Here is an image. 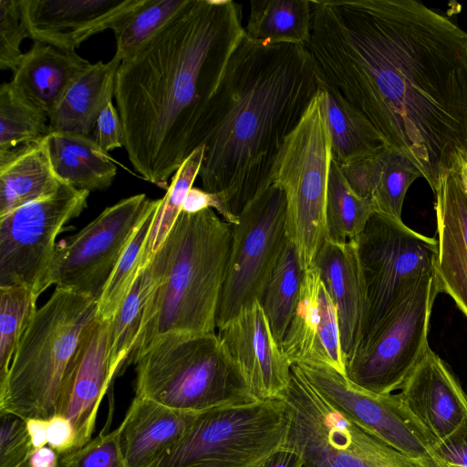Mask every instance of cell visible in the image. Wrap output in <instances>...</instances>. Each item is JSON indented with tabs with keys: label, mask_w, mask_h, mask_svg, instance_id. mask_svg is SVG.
<instances>
[{
	"label": "cell",
	"mask_w": 467,
	"mask_h": 467,
	"mask_svg": "<svg viewBox=\"0 0 467 467\" xmlns=\"http://www.w3.org/2000/svg\"><path fill=\"white\" fill-rule=\"evenodd\" d=\"M59 455L49 446L43 447L32 453L29 467H58Z\"/></svg>",
	"instance_id": "c3c4849f"
},
{
	"label": "cell",
	"mask_w": 467,
	"mask_h": 467,
	"mask_svg": "<svg viewBox=\"0 0 467 467\" xmlns=\"http://www.w3.org/2000/svg\"><path fill=\"white\" fill-rule=\"evenodd\" d=\"M439 293L435 274L358 348L346 363L347 378L378 395L400 389L430 348L428 331Z\"/></svg>",
	"instance_id": "4fadbf2b"
},
{
	"label": "cell",
	"mask_w": 467,
	"mask_h": 467,
	"mask_svg": "<svg viewBox=\"0 0 467 467\" xmlns=\"http://www.w3.org/2000/svg\"><path fill=\"white\" fill-rule=\"evenodd\" d=\"M204 155V146L195 149L171 177V182L155 213L142 254L144 268L162 245L182 213L183 201L192 187Z\"/></svg>",
	"instance_id": "836d02e7"
},
{
	"label": "cell",
	"mask_w": 467,
	"mask_h": 467,
	"mask_svg": "<svg viewBox=\"0 0 467 467\" xmlns=\"http://www.w3.org/2000/svg\"><path fill=\"white\" fill-rule=\"evenodd\" d=\"M460 165H461L462 176L463 182L465 183V186L467 188V156H465L462 160Z\"/></svg>",
	"instance_id": "681fc988"
},
{
	"label": "cell",
	"mask_w": 467,
	"mask_h": 467,
	"mask_svg": "<svg viewBox=\"0 0 467 467\" xmlns=\"http://www.w3.org/2000/svg\"><path fill=\"white\" fill-rule=\"evenodd\" d=\"M232 238L233 224L213 209L180 213L161 245L164 271L126 365L162 335L214 333Z\"/></svg>",
	"instance_id": "277c9868"
},
{
	"label": "cell",
	"mask_w": 467,
	"mask_h": 467,
	"mask_svg": "<svg viewBox=\"0 0 467 467\" xmlns=\"http://www.w3.org/2000/svg\"><path fill=\"white\" fill-rule=\"evenodd\" d=\"M45 140L52 168L61 182L89 192L111 185L117 166L92 137L50 132Z\"/></svg>",
	"instance_id": "484cf974"
},
{
	"label": "cell",
	"mask_w": 467,
	"mask_h": 467,
	"mask_svg": "<svg viewBox=\"0 0 467 467\" xmlns=\"http://www.w3.org/2000/svg\"><path fill=\"white\" fill-rule=\"evenodd\" d=\"M48 117L11 82L0 87V153L38 142L49 134Z\"/></svg>",
	"instance_id": "1f68e13d"
},
{
	"label": "cell",
	"mask_w": 467,
	"mask_h": 467,
	"mask_svg": "<svg viewBox=\"0 0 467 467\" xmlns=\"http://www.w3.org/2000/svg\"><path fill=\"white\" fill-rule=\"evenodd\" d=\"M196 413L135 396L117 428L126 465L153 467L182 437Z\"/></svg>",
	"instance_id": "7402d4cb"
},
{
	"label": "cell",
	"mask_w": 467,
	"mask_h": 467,
	"mask_svg": "<svg viewBox=\"0 0 467 467\" xmlns=\"http://www.w3.org/2000/svg\"><path fill=\"white\" fill-rule=\"evenodd\" d=\"M238 216L217 307V329L243 308L263 300L286 238L283 190L275 183L263 188Z\"/></svg>",
	"instance_id": "30bf717a"
},
{
	"label": "cell",
	"mask_w": 467,
	"mask_h": 467,
	"mask_svg": "<svg viewBox=\"0 0 467 467\" xmlns=\"http://www.w3.org/2000/svg\"><path fill=\"white\" fill-rule=\"evenodd\" d=\"M109 321L96 317L83 331L67 367L57 413L72 423L75 450L92 439L100 403L117 375L109 351Z\"/></svg>",
	"instance_id": "2e32d148"
},
{
	"label": "cell",
	"mask_w": 467,
	"mask_h": 467,
	"mask_svg": "<svg viewBox=\"0 0 467 467\" xmlns=\"http://www.w3.org/2000/svg\"><path fill=\"white\" fill-rule=\"evenodd\" d=\"M91 66L76 51L35 41L13 70L10 82L49 117L72 84Z\"/></svg>",
	"instance_id": "603a6c76"
},
{
	"label": "cell",
	"mask_w": 467,
	"mask_h": 467,
	"mask_svg": "<svg viewBox=\"0 0 467 467\" xmlns=\"http://www.w3.org/2000/svg\"><path fill=\"white\" fill-rule=\"evenodd\" d=\"M460 164L440 178L434 192L436 277L440 292L467 317V188Z\"/></svg>",
	"instance_id": "ffe728a7"
},
{
	"label": "cell",
	"mask_w": 467,
	"mask_h": 467,
	"mask_svg": "<svg viewBox=\"0 0 467 467\" xmlns=\"http://www.w3.org/2000/svg\"><path fill=\"white\" fill-rule=\"evenodd\" d=\"M397 394L434 447L467 421V396L448 365L429 348Z\"/></svg>",
	"instance_id": "d6986e66"
},
{
	"label": "cell",
	"mask_w": 467,
	"mask_h": 467,
	"mask_svg": "<svg viewBox=\"0 0 467 467\" xmlns=\"http://www.w3.org/2000/svg\"><path fill=\"white\" fill-rule=\"evenodd\" d=\"M306 45L338 90L436 192L467 156V32L413 0H311Z\"/></svg>",
	"instance_id": "6da1fadb"
},
{
	"label": "cell",
	"mask_w": 467,
	"mask_h": 467,
	"mask_svg": "<svg viewBox=\"0 0 467 467\" xmlns=\"http://www.w3.org/2000/svg\"><path fill=\"white\" fill-rule=\"evenodd\" d=\"M332 158L339 164L378 153L387 144L373 125L332 86L319 78Z\"/></svg>",
	"instance_id": "4316f807"
},
{
	"label": "cell",
	"mask_w": 467,
	"mask_h": 467,
	"mask_svg": "<svg viewBox=\"0 0 467 467\" xmlns=\"http://www.w3.org/2000/svg\"><path fill=\"white\" fill-rule=\"evenodd\" d=\"M447 467H467V421L433 448Z\"/></svg>",
	"instance_id": "ee69618b"
},
{
	"label": "cell",
	"mask_w": 467,
	"mask_h": 467,
	"mask_svg": "<svg viewBox=\"0 0 467 467\" xmlns=\"http://www.w3.org/2000/svg\"><path fill=\"white\" fill-rule=\"evenodd\" d=\"M26 421L34 451L47 444V420L31 418Z\"/></svg>",
	"instance_id": "7dc6e473"
},
{
	"label": "cell",
	"mask_w": 467,
	"mask_h": 467,
	"mask_svg": "<svg viewBox=\"0 0 467 467\" xmlns=\"http://www.w3.org/2000/svg\"><path fill=\"white\" fill-rule=\"evenodd\" d=\"M242 20L234 0H191L119 65L114 96L124 148L145 181L168 189L202 145L213 99L245 35Z\"/></svg>",
	"instance_id": "7a4b0ae2"
},
{
	"label": "cell",
	"mask_w": 467,
	"mask_h": 467,
	"mask_svg": "<svg viewBox=\"0 0 467 467\" xmlns=\"http://www.w3.org/2000/svg\"><path fill=\"white\" fill-rule=\"evenodd\" d=\"M97 310V300L55 288L34 314L0 381V415L24 420L57 415L67 367Z\"/></svg>",
	"instance_id": "5b68a950"
},
{
	"label": "cell",
	"mask_w": 467,
	"mask_h": 467,
	"mask_svg": "<svg viewBox=\"0 0 467 467\" xmlns=\"http://www.w3.org/2000/svg\"><path fill=\"white\" fill-rule=\"evenodd\" d=\"M94 140L105 151L124 147V133L117 108L110 100L99 114L94 130Z\"/></svg>",
	"instance_id": "b9f144b4"
},
{
	"label": "cell",
	"mask_w": 467,
	"mask_h": 467,
	"mask_svg": "<svg viewBox=\"0 0 467 467\" xmlns=\"http://www.w3.org/2000/svg\"><path fill=\"white\" fill-rule=\"evenodd\" d=\"M374 213L372 200L361 198L350 189L332 158L326 205L327 239L335 244L355 239Z\"/></svg>",
	"instance_id": "f546056e"
},
{
	"label": "cell",
	"mask_w": 467,
	"mask_h": 467,
	"mask_svg": "<svg viewBox=\"0 0 467 467\" xmlns=\"http://www.w3.org/2000/svg\"><path fill=\"white\" fill-rule=\"evenodd\" d=\"M61 183L45 139L0 153V217L54 193Z\"/></svg>",
	"instance_id": "d4e9b609"
},
{
	"label": "cell",
	"mask_w": 467,
	"mask_h": 467,
	"mask_svg": "<svg viewBox=\"0 0 467 467\" xmlns=\"http://www.w3.org/2000/svg\"><path fill=\"white\" fill-rule=\"evenodd\" d=\"M206 209H214L225 222L236 225L239 223V216L233 214L226 207L225 202L219 193L209 192L203 189L192 187L182 206V212L196 213Z\"/></svg>",
	"instance_id": "7bdbcfd3"
},
{
	"label": "cell",
	"mask_w": 467,
	"mask_h": 467,
	"mask_svg": "<svg viewBox=\"0 0 467 467\" xmlns=\"http://www.w3.org/2000/svg\"><path fill=\"white\" fill-rule=\"evenodd\" d=\"M135 396L200 412L254 400L215 333H168L134 361Z\"/></svg>",
	"instance_id": "8992f818"
},
{
	"label": "cell",
	"mask_w": 467,
	"mask_h": 467,
	"mask_svg": "<svg viewBox=\"0 0 467 467\" xmlns=\"http://www.w3.org/2000/svg\"><path fill=\"white\" fill-rule=\"evenodd\" d=\"M381 172L371 197L375 212L401 220L406 192L411 183L422 177L414 162L403 152L386 146L380 151Z\"/></svg>",
	"instance_id": "8d00e7d4"
},
{
	"label": "cell",
	"mask_w": 467,
	"mask_h": 467,
	"mask_svg": "<svg viewBox=\"0 0 467 467\" xmlns=\"http://www.w3.org/2000/svg\"><path fill=\"white\" fill-rule=\"evenodd\" d=\"M313 265L337 307L341 349L347 363L361 344L367 313L356 240L335 244L326 239Z\"/></svg>",
	"instance_id": "44dd1931"
},
{
	"label": "cell",
	"mask_w": 467,
	"mask_h": 467,
	"mask_svg": "<svg viewBox=\"0 0 467 467\" xmlns=\"http://www.w3.org/2000/svg\"><path fill=\"white\" fill-rule=\"evenodd\" d=\"M23 467H29L28 462L26 465H24Z\"/></svg>",
	"instance_id": "f907efd6"
},
{
	"label": "cell",
	"mask_w": 467,
	"mask_h": 467,
	"mask_svg": "<svg viewBox=\"0 0 467 467\" xmlns=\"http://www.w3.org/2000/svg\"><path fill=\"white\" fill-rule=\"evenodd\" d=\"M355 240L367 305L361 346L436 274L438 247L436 238L378 212Z\"/></svg>",
	"instance_id": "9c48e42d"
},
{
	"label": "cell",
	"mask_w": 467,
	"mask_h": 467,
	"mask_svg": "<svg viewBox=\"0 0 467 467\" xmlns=\"http://www.w3.org/2000/svg\"><path fill=\"white\" fill-rule=\"evenodd\" d=\"M165 267L161 246L142 268L120 307L109 321V351L111 368L117 374L130 358L141 330L147 305Z\"/></svg>",
	"instance_id": "83f0119b"
},
{
	"label": "cell",
	"mask_w": 467,
	"mask_h": 467,
	"mask_svg": "<svg viewBox=\"0 0 467 467\" xmlns=\"http://www.w3.org/2000/svg\"><path fill=\"white\" fill-rule=\"evenodd\" d=\"M120 64L116 57L106 63L92 64L48 117L49 131L90 136L99 114L112 100Z\"/></svg>",
	"instance_id": "cb8c5ba5"
},
{
	"label": "cell",
	"mask_w": 467,
	"mask_h": 467,
	"mask_svg": "<svg viewBox=\"0 0 467 467\" xmlns=\"http://www.w3.org/2000/svg\"><path fill=\"white\" fill-rule=\"evenodd\" d=\"M311 26V0H257L250 2L244 34L262 45H306Z\"/></svg>",
	"instance_id": "f1b7e54d"
},
{
	"label": "cell",
	"mask_w": 467,
	"mask_h": 467,
	"mask_svg": "<svg viewBox=\"0 0 467 467\" xmlns=\"http://www.w3.org/2000/svg\"><path fill=\"white\" fill-rule=\"evenodd\" d=\"M292 423L282 398L200 411L153 467H261L286 446Z\"/></svg>",
	"instance_id": "52a82bcc"
},
{
	"label": "cell",
	"mask_w": 467,
	"mask_h": 467,
	"mask_svg": "<svg viewBox=\"0 0 467 467\" xmlns=\"http://www.w3.org/2000/svg\"><path fill=\"white\" fill-rule=\"evenodd\" d=\"M191 0H145L112 29L114 57L121 62L135 55L162 27L181 13Z\"/></svg>",
	"instance_id": "d6a6232c"
},
{
	"label": "cell",
	"mask_w": 467,
	"mask_h": 467,
	"mask_svg": "<svg viewBox=\"0 0 467 467\" xmlns=\"http://www.w3.org/2000/svg\"><path fill=\"white\" fill-rule=\"evenodd\" d=\"M282 348L291 365L327 366L347 377L337 307L313 264L304 271Z\"/></svg>",
	"instance_id": "e0dca14e"
},
{
	"label": "cell",
	"mask_w": 467,
	"mask_h": 467,
	"mask_svg": "<svg viewBox=\"0 0 467 467\" xmlns=\"http://www.w3.org/2000/svg\"><path fill=\"white\" fill-rule=\"evenodd\" d=\"M306 379L342 414L396 450L414 456L433 452L431 437L398 395H378L327 366L296 365Z\"/></svg>",
	"instance_id": "5bb4252c"
},
{
	"label": "cell",
	"mask_w": 467,
	"mask_h": 467,
	"mask_svg": "<svg viewBox=\"0 0 467 467\" xmlns=\"http://www.w3.org/2000/svg\"><path fill=\"white\" fill-rule=\"evenodd\" d=\"M37 298L25 285L0 286V381L5 378L20 339L37 309Z\"/></svg>",
	"instance_id": "d590c367"
},
{
	"label": "cell",
	"mask_w": 467,
	"mask_h": 467,
	"mask_svg": "<svg viewBox=\"0 0 467 467\" xmlns=\"http://www.w3.org/2000/svg\"><path fill=\"white\" fill-rule=\"evenodd\" d=\"M58 467H128L120 451L118 430L99 434L82 447L60 455Z\"/></svg>",
	"instance_id": "74e56055"
},
{
	"label": "cell",
	"mask_w": 467,
	"mask_h": 467,
	"mask_svg": "<svg viewBox=\"0 0 467 467\" xmlns=\"http://www.w3.org/2000/svg\"><path fill=\"white\" fill-rule=\"evenodd\" d=\"M254 400L277 399L291 379V368L259 301L243 308L217 334Z\"/></svg>",
	"instance_id": "9a60e30c"
},
{
	"label": "cell",
	"mask_w": 467,
	"mask_h": 467,
	"mask_svg": "<svg viewBox=\"0 0 467 467\" xmlns=\"http://www.w3.org/2000/svg\"><path fill=\"white\" fill-rule=\"evenodd\" d=\"M159 205L139 225L114 268L98 301V318L105 321L113 318L142 270L143 249Z\"/></svg>",
	"instance_id": "e575fe53"
},
{
	"label": "cell",
	"mask_w": 467,
	"mask_h": 467,
	"mask_svg": "<svg viewBox=\"0 0 467 467\" xmlns=\"http://www.w3.org/2000/svg\"><path fill=\"white\" fill-rule=\"evenodd\" d=\"M0 416V467H23L34 452L26 421L12 414Z\"/></svg>",
	"instance_id": "ab89813d"
},
{
	"label": "cell",
	"mask_w": 467,
	"mask_h": 467,
	"mask_svg": "<svg viewBox=\"0 0 467 467\" xmlns=\"http://www.w3.org/2000/svg\"><path fill=\"white\" fill-rule=\"evenodd\" d=\"M331 140L321 90L285 138L269 176L285 197V234L305 271L327 239L326 205Z\"/></svg>",
	"instance_id": "ba28073f"
},
{
	"label": "cell",
	"mask_w": 467,
	"mask_h": 467,
	"mask_svg": "<svg viewBox=\"0 0 467 467\" xmlns=\"http://www.w3.org/2000/svg\"><path fill=\"white\" fill-rule=\"evenodd\" d=\"M320 91L303 44L262 45L245 35L213 99L202 141L203 190L238 216L263 188L285 138Z\"/></svg>",
	"instance_id": "3957f363"
},
{
	"label": "cell",
	"mask_w": 467,
	"mask_h": 467,
	"mask_svg": "<svg viewBox=\"0 0 467 467\" xmlns=\"http://www.w3.org/2000/svg\"><path fill=\"white\" fill-rule=\"evenodd\" d=\"M380 151L338 164L350 189L361 198L371 199L376 190L381 172Z\"/></svg>",
	"instance_id": "60d3db41"
},
{
	"label": "cell",
	"mask_w": 467,
	"mask_h": 467,
	"mask_svg": "<svg viewBox=\"0 0 467 467\" xmlns=\"http://www.w3.org/2000/svg\"><path fill=\"white\" fill-rule=\"evenodd\" d=\"M89 192L65 182L54 193L0 217V286L25 285L38 296L64 226L87 207Z\"/></svg>",
	"instance_id": "7c38bea8"
},
{
	"label": "cell",
	"mask_w": 467,
	"mask_h": 467,
	"mask_svg": "<svg viewBox=\"0 0 467 467\" xmlns=\"http://www.w3.org/2000/svg\"><path fill=\"white\" fill-rule=\"evenodd\" d=\"M303 275L296 250L286 237L261 302L281 346L296 308Z\"/></svg>",
	"instance_id": "4dcf8cb0"
},
{
	"label": "cell",
	"mask_w": 467,
	"mask_h": 467,
	"mask_svg": "<svg viewBox=\"0 0 467 467\" xmlns=\"http://www.w3.org/2000/svg\"><path fill=\"white\" fill-rule=\"evenodd\" d=\"M145 0H19L21 16L34 41L75 51L90 36L118 23Z\"/></svg>",
	"instance_id": "ac0fdd59"
},
{
	"label": "cell",
	"mask_w": 467,
	"mask_h": 467,
	"mask_svg": "<svg viewBox=\"0 0 467 467\" xmlns=\"http://www.w3.org/2000/svg\"><path fill=\"white\" fill-rule=\"evenodd\" d=\"M76 431L68 419L57 414L47 420V444L59 456L75 450Z\"/></svg>",
	"instance_id": "f6af8a7d"
},
{
	"label": "cell",
	"mask_w": 467,
	"mask_h": 467,
	"mask_svg": "<svg viewBox=\"0 0 467 467\" xmlns=\"http://www.w3.org/2000/svg\"><path fill=\"white\" fill-rule=\"evenodd\" d=\"M28 32L22 19L19 0H0V68L14 70L24 53L21 45Z\"/></svg>",
	"instance_id": "f35d334b"
},
{
	"label": "cell",
	"mask_w": 467,
	"mask_h": 467,
	"mask_svg": "<svg viewBox=\"0 0 467 467\" xmlns=\"http://www.w3.org/2000/svg\"><path fill=\"white\" fill-rule=\"evenodd\" d=\"M304 460L295 449L285 446L271 454L261 467H303Z\"/></svg>",
	"instance_id": "bcb514c9"
},
{
	"label": "cell",
	"mask_w": 467,
	"mask_h": 467,
	"mask_svg": "<svg viewBox=\"0 0 467 467\" xmlns=\"http://www.w3.org/2000/svg\"><path fill=\"white\" fill-rule=\"evenodd\" d=\"M160 202L144 193L122 199L57 243L46 288L55 285L99 301L137 228Z\"/></svg>",
	"instance_id": "8fae6325"
}]
</instances>
